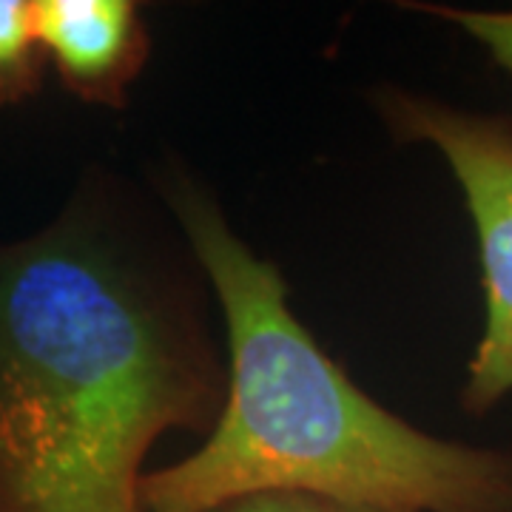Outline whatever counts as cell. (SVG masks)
I'll return each instance as SVG.
<instances>
[{
    "instance_id": "1",
    "label": "cell",
    "mask_w": 512,
    "mask_h": 512,
    "mask_svg": "<svg viewBox=\"0 0 512 512\" xmlns=\"http://www.w3.org/2000/svg\"><path fill=\"white\" fill-rule=\"evenodd\" d=\"M222 402L197 313L97 202L0 245V512H143L151 444Z\"/></svg>"
},
{
    "instance_id": "2",
    "label": "cell",
    "mask_w": 512,
    "mask_h": 512,
    "mask_svg": "<svg viewBox=\"0 0 512 512\" xmlns=\"http://www.w3.org/2000/svg\"><path fill=\"white\" fill-rule=\"evenodd\" d=\"M174 214L220 299L231 376L208 439L146 473L143 512H222L256 495H313L396 512H512V453L427 436L365 390L288 308L274 262L194 185Z\"/></svg>"
},
{
    "instance_id": "3",
    "label": "cell",
    "mask_w": 512,
    "mask_h": 512,
    "mask_svg": "<svg viewBox=\"0 0 512 512\" xmlns=\"http://www.w3.org/2000/svg\"><path fill=\"white\" fill-rule=\"evenodd\" d=\"M384 117L402 140L444 157L476 228L487 316L461 402L484 413L512 393V120L404 92L384 97Z\"/></svg>"
},
{
    "instance_id": "4",
    "label": "cell",
    "mask_w": 512,
    "mask_h": 512,
    "mask_svg": "<svg viewBox=\"0 0 512 512\" xmlns=\"http://www.w3.org/2000/svg\"><path fill=\"white\" fill-rule=\"evenodd\" d=\"M37 43L63 86L97 106H123L148 60V29L128 0H32Z\"/></svg>"
},
{
    "instance_id": "5",
    "label": "cell",
    "mask_w": 512,
    "mask_h": 512,
    "mask_svg": "<svg viewBox=\"0 0 512 512\" xmlns=\"http://www.w3.org/2000/svg\"><path fill=\"white\" fill-rule=\"evenodd\" d=\"M43 63L32 3L0 0V106L20 103L40 89Z\"/></svg>"
},
{
    "instance_id": "6",
    "label": "cell",
    "mask_w": 512,
    "mask_h": 512,
    "mask_svg": "<svg viewBox=\"0 0 512 512\" xmlns=\"http://www.w3.org/2000/svg\"><path fill=\"white\" fill-rule=\"evenodd\" d=\"M436 18L464 29L481 43L501 69L512 74V12H484V9H453V6H416Z\"/></svg>"
},
{
    "instance_id": "7",
    "label": "cell",
    "mask_w": 512,
    "mask_h": 512,
    "mask_svg": "<svg viewBox=\"0 0 512 512\" xmlns=\"http://www.w3.org/2000/svg\"><path fill=\"white\" fill-rule=\"evenodd\" d=\"M222 512H396L379 510V507H356V504H339L328 498H313V495H256L245 498L234 507Z\"/></svg>"
}]
</instances>
